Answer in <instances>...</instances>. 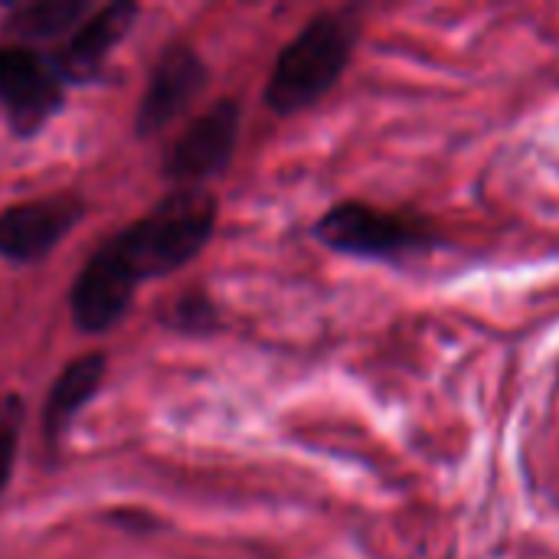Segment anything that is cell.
Masks as SVG:
<instances>
[{"label":"cell","instance_id":"1","mask_svg":"<svg viewBox=\"0 0 559 559\" xmlns=\"http://www.w3.org/2000/svg\"><path fill=\"white\" fill-rule=\"evenodd\" d=\"M219 200L206 187H177L147 216L102 242L69 292L72 324L85 334L111 331L141 282L183 269L213 239Z\"/></svg>","mask_w":559,"mask_h":559},{"label":"cell","instance_id":"2","mask_svg":"<svg viewBox=\"0 0 559 559\" xmlns=\"http://www.w3.org/2000/svg\"><path fill=\"white\" fill-rule=\"evenodd\" d=\"M360 23L347 10H328L278 52L265 82V105L275 115H298L318 105L354 59Z\"/></svg>","mask_w":559,"mask_h":559},{"label":"cell","instance_id":"3","mask_svg":"<svg viewBox=\"0 0 559 559\" xmlns=\"http://www.w3.org/2000/svg\"><path fill=\"white\" fill-rule=\"evenodd\" d=\"M314 239L341 255L370 259V262H400L439 242L426 216L377 210L360 200L331 206L314 223Z\"/></svg>","mask_w":559,"mask_h":559},{"label":"cell","instance_id":"4","mask_svg":"<svg viewBox=\"0 0 559 559\" xmlns=\"http://www.w3.org/2000/svg\"><path fill=\"white\" fill-rule=\"evenodd\" d=\"M66 82L56 62L36 49H0V111L16 138H33L62 111Z\"/></svg>","mask_w":559,"mask_h":559},{"label":"cell","instance_id":"5","mask_svg":"<svg viewBox=\"0 0 559 559\" xmlns=\"http://www.w3.org/2000/svg\"><path fill=\"white\" fill-rule=\"evenodd\" d=\"M242 108L233 98H219L200 118H193L183 134L170 144L164 157V177L177 187H203L219 177L236 154L239 144Z\"/></svg>","mask_w":559,"mask_h":559},{"label":"cell","instance_id":"6","mask_svg":"<svg viewBox=\"0 0 559 559\" xmlns=\"http://www.w3.org/2000/svg\"><path fill=\"white\" fill-rule=\"evenodd\" d=\"M82 216L85 203L75 193L13 203L0 213V255L16 265L39 262L69 236Z\"/></svg>","mask_w":559,"mask_h":559},{"label":"cell","instance_id":"7","mask_svg":"<svg viewBox=\"0 0 559 559\" xmlns=\"http://www.w3.org/2000/svg\"><path fill=\"white\" fill-rule=\"evenodd\" d=\"M210 69L200 59V52L187 43H174L164 49L157 59L151 82L141 95L138 115H134V131L141 138H154L167 131L206 88Z\"/></svg>","mask_w":559,"mask_h":559},{"label":"cell","instance_id":"8","mask_svg":"<svg viewBox=\"0 0 559 559\" xmlns=\"http://www.w3.org/2000/svg\"><path fill=\"white\" fill-rule=\"evenodd\" d=\"M138 3H108L92 10V16L82 20V26L72 33V39L62 46L59 56H52L59 75L66 85H82L95 82L102 75V66L108 62L111 49L134 29L138 20Z\"/></svg>","mask_w":559,"mask_h":559},{"label":"cell","instance_id":"9","mask_svg":"<svg viewBox=\"0 0 559 559\" xmlns=\"http://www.w3.org/2000/svg\"><path fill=\"white\" fill-rule=\"evenodd\" d=\"M105 373H108V357L102 350L82 354V357H75V360H69L62 367V373L49 386V396H46V406H43V432H46L49 445L62 442L69 426L75 423V416L95 400Z\"/></svg>","mask_w":559,"mask_h":559},{"label":"cell","instance_id":"10","mask_svg":"<svg viewBox=\"0 0 559 559\" xmlns=\"http://www.w3.org/2000/svg\"><path fill=\"white\" fill-rule=\"evenodd\" d=\"M92 16V3L85 0H33V3H13L3 16V33L16 39H52L66 33L69 26H82V20Z\"/></svg>","mask_w":559,"mask_h":559},{"label":"cell","instance_id":"11","mask_svg":"<svg viewBox=\"0 0 559 559\" xmlns=\"http://www.w3.org/2000/svg\"><path fill=\"white\" fill-rule=\"evenodd\" d=\"M160 324L183 337H210L223 331V314L213 295H206L203 288H190L160 311Z\"/></svg>","mask_w":559,"mask_h":559},{"label":"cell","instance_id":"12","mask_svg":"<svg viewBox=\"0 0 559 559\" xmlns=\"http://www.w3.org/2000/svg\"><path fill=\"white\" fill-rule=\"evenodd\" d=\"M20 432H23V400L16 393H3L0 396V498L13 478Z\"/></svg>","mask_w":559,"mask_h":559}]
</instances>
